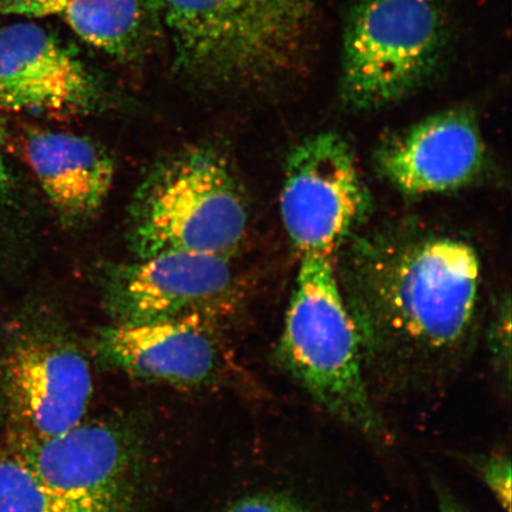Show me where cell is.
<instances>
[{"label":"cell","instance_id":"obj_1","mask_svg":"<svg viewBox=\"0 0 512 512\" xmlns=\"http://www.w3.org/2000/svg\"><path fill=\"white\" fill-rule=\"evenodd\" d=\"M371 392L433 394L475 349L480 260L456 236L408 228L356 234L337 256Z\"/></svg>","mask_w":512,"mask_h":512},{"label":"cell","instance_id":"obj_2","mask_svg":"<svg viewBox=\"0 0 512 512\" xmlns=\"http://www.w3.org/2000/svg\"><path fill=\"white\" fill-rule=\"evenodd\" d=\"M177 66L194 78L258 85L303 72L318 0H152Z\"/></svg>","mask_w":512,"mask_h":512},{"label":"cell","instance_id":"obj_3","mask_svg":"<svg viewBox=\"0 0 512 512\" xmlns=\"http://www.w3.org/2000/svg\"><path fill=\"white\" fill-rule=\"evenodd\" d=\"M337 259L300 258L278 356L324 411L367 437L387 431L364 374L360 338L337 273Z\"/></svg>","mask_w":512,"mask_h":512},{"label":"cell","instance_id":"obj_4","mask_svg":"<svg viewBox=\"0 0 512 512\" xmlns=\"http://www.w3.org/2000/svg\"><path fill=\"white\" fill-rule=\"evenodd\" d=\"M249 210L227 160L191 146L155 165L133 196L128 241L136 259L166 252L232 256L245 241Z\"/></svg>","mask_w":512,"mask_h":512},{"label":"cell","instance_id":"obj_5","mask_svg":"<svg viewBox=\"0 0 512 512\" xmlns=\"http://www.w3.org/2000/svg\"><path fill=\"white\" fill-rule=\"evenodd\" d=\"M447 43L440 0H355L342 38L344 104L373 111L405 99L437 72Z\"/></svg>","mask_w":512,"mask_h":512},{"label":"cell","instance_id":"obj_6","mask_svg":"<svg viewBox=\"0 0 512 512\" xmlns=\"http://www.w3.org/2000/svg\"><path fill=\"white\" fill-rule=\"evenodd\" d=\"M370 208L369 189L347 140L325 132L294 147L280 192V215L300 258L337 259Z\"/></svg>","mask_w":512,"mask_h":512},{"label":"cell","instance_id":"obj_7","mask_svg":"<svg viewBox=\"0 0 512 512\" xmlns=\"http://www.w3.org/2000/svg\"><path fill=\"white\" fill-rule=\"evenodd\" d=\"M102 280L117 324L198 319L215 323L238 304L228 256L166 252L111 268Z\"/></svg>","mask_w":512,"mask_h":512},{"label":"cell","instance_id":"obj_8","mask_svg":"<svg viewBox=\"0 0 512 512\" xmlns=\"http://www.w3.org/2000/svg\"><path fill=\"white\" fill-rule=\"evenodd\" d=\"M3 386L17 434L37 439L81 424L93 393L86 358L66 337L48 331L31 332L11 348Z\"/></svg>","mask_w":512,"mask_h":512},{"label":"cell","instance_id":"obj_9","mask_svg":"<svg viewBox=\"0 0 512 512\" xmlns=\"http://www.w3.org/2000/svg\"><path fill=\"white\" fill-rule=\"evenodd\" d=\"M16 457L81 512H126L130 453L114 428L79 424L56 437L16 434Z\"/></svg>","mask_w":512,"mask_h":512},{"label":"cell","instance_id":"obj_10","mask_svg":"<svg viewBox=\"0 0 512 512\" xmlns=\"http://www.w3.org/2000/svg\"><path fill=\"white\" fill-rule=\"evenodd\" d=\"M478 121L467 108L431 115L388 138L376 153L380 174L407 196L443 194L475 181L485 162Z\"/></svg>","mask_w":512,"mask_h":512},{"label":"cell","instance_id":"obj_11","mask_svg":"<svg viewBox=\"0 0 512 512\" xmlns=\"http://www.w3.org/2000/svg\"><path fill=\"white\" fill-rule=\"evenodd\" d=\"M99 99L92 75L48 31L31 23L0 29V108L59 117L91 112Z\"/></svg>","mask_w":512,"mask_h":512},{"label":"cell","instance_id":"obj_12","mask_svg":"<svg viewBox=\"0 0 512 512\" xmlns=\"http://www.w3.org/2000/svg\"><path fill=\"white\" fill-rule=\"evenodd\" d=\"M99 349L112 366L144 379L198 384L220 366L211 323L198 319L117 324L102 332Z\"/></svg>","mask_w":512,"mask_h":512},{"label":"cell","instance_id":"obj_13","mask_svg":"<svg viewBox=\"0 0 512 512\" xmlns=\"http://www.w3.org/2000/svg\"><path fill=\"white\" fill-rule=\"evenodd\" d=\"M25 156L61 219L69 226L92 220L112 189L114 163L93 140L67 132L28 134Z\"/></svg>","mask_w":512,"mask_h":512},{"label":"cell","instance_id":"obj_14","mask_svg":"<svg viewBox=\"0 0 512 512\" xmlns=\"http://www.w3.org/2000/svg\"><path fill=\"white\" fill-rule=\"evenodd\" d=\"M152 10V0H29L16 15L59 17L93 47L128 57L142 41Z\"/></svg>","mask_w":512,"mask_h":512},{"label":"cell","instance_id":"obj_15","mask_svg":"<svg viewBox=\"0 0 512 512\" xmlns=\"http://www.w3.org/2000/svg\"><path fill=\"white\" fill-rule=\"evenodd\" d=\"M0 512H81L49 489L21 459L0 458Z\"/></svg>","mask_w":512,"mask_h":512},{"label":"cell","instance_id":"obj_16","mask_svg":"<svg viewBox=\"0 0 512 512\" xmlns=\"http://www.w3.org/2000/svg\"><path fill=\"white\" fill-rule=\"evenodd\" d=\"M470 463L502 509L511 512V460L508 454H483L472 457Z\"/></svg>","mask_w":512,"mask_h":512},{"label":"cell","instance_id":"obj_17","mask_svg":"<svg viewBox=\"0 0 512 512\" xmlns=\"http://www.w3.org/2000/svg\"><path fill=\"white\" fill-rule=\"evenodd\" d=\"M511 309L510 299L503 300L495 311L488 332V345L496 373L507 389L511 379Z\"/></svg>","mask_w":512,"mask_h":512},{"label":"cell","instance_id":"obj_18","mask_svg":"<svg viewBox=\"0 0 512 512\" xmlns=\"http://www.w3.org/2000/svg\"><path fill=\"white\" fill-rule=\"evenodd\" d=\"M227 512H309L296 499L280 494H259L242 498Z\"/></svg>","mask_w":512,"mask_h":512},{"label":"cell","instance_id":"obj_19","mask_svg":"<svg viewBox=\"0 0 512 512\" xmlns=\"http://www.w3.org/2000/svg\"><path fill=\"white\" fill-rule=\"evenodd\" d=\"M438 512H469L446 489H438Z\"/></svg>","mask_w":512,"mask_h":512},{"label":"cell","instance_id":"obj_20","mask_svg":"<svg viewBox=\"0 0 512 512\" xmlns=\"http://www.w3.org/2000/svg\"><path fill=\"white\" fill-rule=\"evenodd\" d=\"M29 0H0V14L16 15V12L22 5Z\"/></svg>","mask_w":512,"mask_h":512},{"label":"cell","instance_id":"obj_21","mask_svg":"<svg viewBox=\"0 0 512 512\" xmlns=\"http://www.w3.org/2000/svg\"><path fill=\"white\" fill-rule=\"evenodd\" d=\"M8 182H9L8 171H6L2 156H0V196H2L3 192L5 191L6 185H8Z\"/></svg>","mask_w":512,"mask_h":512},{"label":"cell","instance_id":"obj_22","mask_svg":"<svg viewBox=\"0 0 512 512\" xmlns=\"http://www.w3.org/2000/svg\"><path fill=\"white\" fill-rule=\"evenodd\" d=\"M8 139V126H6L5 119L2 117V115H0V145H5L6 143H8Z\"/></svg>","mask_w":512,"mask_h":512}]
</instances>
